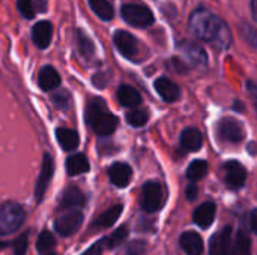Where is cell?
<instances>
[{
    "mask_svg": "<svg viewBox=\"0 0 257 255\" xmlns=\"http://www.w3.org/2000/svg\"><path fill=\"white\" fill-rule=\"evenodd\" d=\"M164 204L163 188L158 182H146L142 189V209L148 213L158 212Z\"/></svg>",
    "mask_w": 257,
    "mask_h": 255,
    "instance_id": "52a82bcc",
    "label": "cell"
},
{
    "mask_svg": "<svg viewBox=\"0 0 257 255\" xmlns=\"http://www.w3.org/2000/svg\"><path fill=\"white\" fill-rule=\"evenodd\" d=\"M17 8H18L20 14L27 20H32L36 14L33 0H17Z\"/></svg>",
    "mask_w": 257,
    "mask_h": 255,
    "instance_id": "1f68e13d",
    "label": "cell"
},
{
    "mask_svg": "<svg viewBox=\"0 0 257 255\" xmlns=\"http://www.w3.org/2000/svg\"><path fill=\"white\" fill-rule=\"evenodd\" d=\"M33 5H36L38 12H45L47 11V0H33Z\"/></svg>",
    "mask_w": 257,
    "mask_h": 255,
    "instance_id": "8d00e7d4",
    "label": "cell"
},
{
    "mask_svg": "<svg viewBox=\"0 0 257 255\" xmlns=\"http://www.w3.org/2000/svg\"><path fill=\"white\" fill-rule=\"evenodd\" d=\"M122 210H123L122 204H116V206H113V207L107 209L104 213H101V215L93 221V227H95V228H98V230H102V228H108V227H111V225L119 219V216H120Z\"/></svg>",
    "mask_w": 257,
    "mask_h": 255,
    "instance_id": "7402d4cb",
    "label": "cell"
},
{
    "mask_svg": "<svg viewBox=\"0 0 257 255\" xmlns=\"http://www.w3.org/2000/svg\"><path fill=\"white\" fill-rule=\"evenodd\" d=\"M24 222V209L18 203L6 201L0 204V234L17 231Z\"/></svg>",
    "mask_w": 257,
    "mask_h": 255,
    "instance_id": "277c9868",
    "label": "cell"
},
{
    "mask_svg": "<svg viewBox=\"0 0 257 255\" xmlns=\"http://www.w3.org/2000/svg\"><path fill=\"white\" fill-rule=\"evenodd\" d=\"M128 236V227L122 225L120 228H117L111 236H108V239H104V245H107V248L113 249L116 246H119Z\"/></svg>",
    "mask_w": 257,
    "mask_h": 255,
    "instance_id": "f546056e",
    "label": "cell"
},
{
    "mask_svg": "<svg viewBox=\"0 0 257 255\" xmlns=\"http://www.w3.org/2000/svg\"><path fill=\"white\" fill-rule=\"evenodd\" d=\"M120 12L123 20L134 27H149L154 23L152 11L142 3H125Z\"/></svg>",
    "mask_w": 257,
    "mask_h": 255,
    "instance_id": "8992f818",
    "label": "cell"
},
{
    "mask_svg": "<svg viewBox=\"0 0 257 255\" xmlns=\"http://www.w3.org/2000/svg\"><path fill=\"white\" fill-rule=\"evenodd\" d=\"M197 194H199V188L194 185V182H191V183L187 186V189H185L187 200H190V201H194V200H196V197H197Z\"/></svg>",
    "mask_w": 257,
    "mask_h": 255,
    "instance_id": "e575fe53",
    "label": "cell"
},
{
    "mask_svg": "<svg viewBox=\"0 0 257 255\" xmlns=\"http://www.w3.org/2000/svg\"><path fill=\"white\" fill-rule=\"evenodd\" d=\"M53 173H54V162H53V158L45 153L44 155V161H42V168H41V173H39V177L36 180V186H35V198L36 201L39 203L42 198H44V194L48 188V183L53 177Z\"/></svg>",
    "mask_w": 257,
    "mask_h": 255,
    "instance_id": "8fae6325",
    "label": "cell"
},
{
    "mask_svg": "<svg viewBox=\"0 0 257 255\" xmlns=\"http://www.w3.org/2000/svg\"><path fill=\"white\" fill-rule=\"evenodd\" d=\"M232 227H226L212 236L209 242V255H227L230 246Z\"/></svg>",
    "mask_w": 257,
    "mask_h": 255,
    "instance_id": "5bb4252c",
    "label": "cell"
},
{
    "mask_svg": "<svg viewBox=\"0 0 257 255\" xmlns=\"http://www.w3.org/2000/svg\"><path fill=\"white\" fill-rule=\"evenodd\" d=\"M251 12H253V17L257 20V0H251Z\"/></svg>",
    "mask_w": 257,
    "mask_h": 255,
    "instance_id": "f35d334b",
    "label": "cell"
},
{
    "mask_svg": "<svg viewBox=\"0 0 257 255\" xmlns=\"http://www.w3.org/2000/svg\"><path fill=\"white\" fill-rule=\"evenodd\" d=\"M208 174V162L202 159L193 161L187 168V177L190 182H197Z\"/></svg>",
    "mask_w": 257,
    "mask_h": 255,
    "instance_id": "4316f807",
    "label": "cell"
},
{
    "mask_svg": "<svg viewBox=\"0 0 257 255\" xmlns=\"http://www.w3.org/2000/svg\"><path fill=\"white\" fill-rule=\"evenodd\" d=\"M84 195L77 186H69L65 189L62 200H60V207L62 209H74V207H81L84 204Z\"/></svg>",
    "mask_w": 257,
    "mask_h": 255,
    "instance_id": "44dd1931",
    "label": "cell"
},
{
    "mask_svg": "<svg viewBox=\"0 0 257 255\" xmlns=\"http://www.w3.org/2000/svg\"><path fill=\"white\" fill-rule=\"evenodd\" d=\"M230 255H251V240L244 230L238 231Z\"/></svg>",
    "mask_w": 257,
    "mask_h": 255,
    "instance_id": "d4e9b609",
    "label": "cell"
},
{
    "mask_svg": "<svg viewBox=\"0 0 257 255\" xmlns=\"http://www.w3.org/2000/svg\"><path fill=\"white\" fill-rule=\"evenodd\" d=\"M154 86H155L157 93L166 102H175V101H178L181 98V89H179V86L175 84L172 80H169L166 77H160L155 81Z\"/></svg>",
    "mask_w": 257,
    "mask_h": 255,
    "instance_id": "4fadbf2b",
    "label": "cell"
},
{
    "mask_svg": "<svg viewBox=\"0 0 257 255\" xmlns=\"http://www.w3.org/2000/svg\"><path fill=\"white\" fill-rule=\"evenodd\" d=\"M178 51L181 54V59L173 60V62H176L178 71L185 72L188 69H205V68H208V54L196 42H191L187 39L181 41V42H178Z\"/></svg>",
    "mask_w": 257,
    "mask_h": 255,
    "instance_id": "3957f363",
    "label": "cell"
},
{
    "mask_svg": "<svg viewBox=\"0 0 257 255\" xmlns=\"http://www.w3.org/2000/svg\"><path fill=\"white\" fill-rule=\"evenodd\" d=\"M89 6L102 21H110L114 15L113 6L107 0H89Z\"/></svg>",
    "mask_w": 257,
    "mask_h": 255,
    "instance_id": "484cf974",
    "label": "cell"
},
{
    "mask_svg": "<svg viewBox=\"0 0 257 255\" xmlns=\"http://www.w3.org/2000/svg\"><path fill=\"white\" fill-rule=\"evenodd\" d=\"M148 120H149V114H148L146 110H139V108H136V110H130V111L126 113V122H128L131 126H134V128H142V126H145V125L148 123Z\"/></svg>",
    "mask_w": 257,
    "mask_h": 255,
    "instance_id": "83f0119b",
    "label": "cell"
},
{
    "mask_svg": "<svg viewBox=\"0 0 257 255\" xmlns=\"http://www.w3.org/2000/svg\"><path fill=\"white\" fill-rule=\"evenodd\" d=\"M190 32L200 41L211 44L215 50L224 51L232 45V32L224 20L205 8L196 9L188 20Z\"/></svg>",
    "mask_w": 257,
    "mask_h": 255,
    "instance_id": "6da1fadb",
    "label": "cell"
},
{
    "mask_svg": "<svg viewBox=\"0 0 257 255\" xmlns=\"http://www.w3.org/2000/svg\"><path fill=\"white\" fill-rule=\"evenodd\" d=\"M215 212H217V207H215V203L212 201H206L203 204H200L194 213H193V221L194 224H197L200 228H208L214 219H215Z\"/></svg>",
    "mask_w": 257,
    "mask_h": 255,
    "instance_id": "2e32d148",
    "label": "cell"
},
{
    "mask_svg": "<svg viewBox=\"0 0 257 255\" xmlns=\"http://www.w3.org/2000/svg\"><path fill=\"white\" fill-rule=\"evenodd\" d=\"M181 146L187 152H197L203 146V134L197 128H187L181 134Z\"/></svg>",
    "mask_w": 257,
    "mask_h": 255,
    "instance_id": "e0dca14e",
    "label": "cell"
},
{
    "mask_svg": "<svg viewBox=\"0 0 257 255\" xmlns=\"http://www.w3.org/2000/svg\"><path fill=\"white\" fill-rule=\"evenodd\" d=\"M44 255H56V254H51V252H47V254H44Z\"/></svg>",
    "mask_w": 257,
    "mask_h": 255,
    "instance_id": "ab89813d",
    "label": "cell"
},
{
    "mask_svg": "<svg viewBox=\"0 0 257 255\" xmlns=\"http://www.w3.org/2000/svg\"><path fill=\"white\" fill-rule=\"evenodd\" d=\"M108 176L110 180L114 186L117 188H125L130 185L131 177H133V170L128 164L125 162H114L110 168H108Z\"/></svg>",
    "mask_w": 257,
    "mask_h": 255,
    "instance_id": "7c38bea8",
    "label": "cell"
},
{
    "mask_svg": "<svg viewBox=\"0 0 257 255\" xmlns=\"http://www.w3.org/2000/svg\"><path fill=\"white\" fill-rule=\"evenodd\" d=\"M81 224H83L81 212L72 210V212L63 215V216L57 218L56 222H54V228L60 236L68 237V236H72L74 233H77L78 228L81 227Z\"/></svg>",
    "mask_w": 257,
    "mask_h": 255,
    "instance_id": "30bf717a",
    "label": "cell"
},
{
    "mask_svg": "<svg viewBox=\"0 0 257 255\" xmlns=\"http://www.w3.org/2000/svg\"><path fill=\"white\" fill-rule=\"evenodd\" d=\"M56 246V239L54 236L50 233V231H42L38 237V242H36V249L41 252V254H47L50 252L53 248Z\"/></svg>",
    "mask_w": 257,
    "mask_h": 255,
    "instance_id": "f1b7e54d",
    "label": "cell"
},
{
    "mask_svg": "<svg viewBox=\"0 0 257 255\" xmlns=\"http://www.w3.org/2000/svg\"><path fill=\"white\" fill-rule=\"evenodd\" d=\"M247 90H248V95L254 104V108H256L257 113V84L254 81H247Z\"/></svg>",
    "mask_w": 257,
    "mask_h": 255,
    "instance_id": "836d02e7",
    "label": "cell"
},
{
    "mask_svg": "<svg viewBox=\"0 0 257 255\" xmlns=\"http://www.w3.org/2000/svg\"><path fill=\"white\" fill-rule=\"evenodd\" d=\"M181 246L187 255H202L203 240L196 231H187L181 236Z\"/></svg>",
    "mask_w": 257,
    "mask_h": 255,
    "instance_id": "d6986e66",
    "label": "cell"
},
{
    "mask_svg": "<svg viewBox=\"0 0 257 255\" xmlns=\"http://www.w3.org/2000/svg\"><path fill=\"white\" fill-rule=\"evenodd\" d=\"M27 245H29V236L27 233L26 234H21L20 237H17L12 243V248H14V252L15 255H24L27 251Z\"/></svg>",
    "mask_w": 257,
    "mask_h": 255,
    "instance_id": "d6a6232c",
    "label": "cell"
},
{
    "mask_svg": "<svg viewBox=\"0 0 257 255\" xmlns=\"http://www.w3.org/2000/svg\"><path fill=\"white\" fill-rule=\"evenodd\" d=\"M86 122L98 135H110L117 128V117L107 111L102 99L93 98L86 108Z\"/></svg>",
    "mask_w": 257,
    "mask_h": 255,
    "instance_id": "7a4b0ae2",
    "label": "cell"
},
{
    "mask_svg": "<svg viewBox=\"0 0 257 255\" xmlns=\"http://www.w3.org/2000/svg\"><path fill=\"white\" fill-rule=\"evenodd\" d=\"M77 42H78V50H80V53L84 57H92L93 56V44H92V41L86 35H83V33L78 32Z\"/></svg>",
    "mask_w": 257,
    "mask_h": 255,
    "instance_id": "4dcf8cb0",
    "label": "cell"
},
{
    "mask_svg": "<svg viewBox=\"0 0 257 255\" xmlns=\"http://www.w3.org/2000/svg\"><path fill=\"white\" fill-rule=\"evenodd\" d=\"M38 84L45 92L53 90L60 86V75L53 66H44L38 74Z\"/></svg>",
    "mask_w": 257,
    "mask_h": 255,
    "instance_id": "ac0fdd59",
    "label": "cell"
},
{
    "mask_svg": "<svg viewBox=\"0 0 257 255\" xmlns=\"http://www.w3.org/2000/svg\"><path fill=\"white\" fill-rule=\"evenodd\" d=\"M250 225H251V230L257 234V209H254L251 212V216H250Z\"/></svg>",
    "mask_w": 257,
    "mask_h": 255,
    "instance_id": "74e56055",
    "label": "cell"
},
{
    "mask_svg": "<svg viewBox=\"0 0 257 255\" xmlns=\"http://www.w3.org/2000/svg\"><path fill=\"white\" fill-rule=\"evenodd\" d=\"M102 246H104V240H99L95 245H92L83 255H101L102 254Z\"/></svg>",
    "mask_w": 257,
    "mask_h": 255,
    "instance_id": "d590c367",
    "label": "cell"
},
{
    "mask_svg": "<svg viewBox=\"0 0 257 255\" xmlns=\"http://www.w3.org/2000/svg\"><path fill=\"white\" fill-rule=\"evenodd\" d=\"M223 171H224V182L229 188L239 189L244 186V183L247 180V170L244 168V165L241 162L227 161L223 165Z\"/></svg>",
    "mask_w": 257,
    "mask_h": 255,
    "instance_id": "9c48e42d",
    "label": "cell"
},
{
    "mask_svg": "<svg viewBox=\"0 0 257 255\" xmlns=\"http://www.w3.org/2000/svg\"><path fill=\"white\" fill-rule=\"evenodd\" d=\"M56 138L59 141V144L62 146L63 150L66 152H71L74 149H77L78 143H80V138H78V134L69 128H59L56 131Z\"/></svg>",
    "mask_w": 257,
    "mask_h": 255,
    "instance_id": "603a6c76",
    "label": "cell"
},
{
    "mask_svg": "<svg viewBox=\"0 0 257 255\" xmlns=\"http://www.w3.org/2000/svg\"><path fill=\"white\" fill-rule=\"evenodd\" d=\"M113 42H114L117 51L123 57H126L130 60H134V62H139L142 59V53H143L142 44L130 32H126V30H117L113 35Z\"/></svg>",
    "mask_w": 257,
    "mask_h": 255,
    "instance_id": "5b68a950",
    "label": "cell"
},
{
    "mask_svg": "<svg viewBox=\"0 0 257 255\" xmlns=\"http://www.w3.org/2000/svg\"><path fill=\"white\" fill-rule=\"evenodd\" d=\"M217 134L223 141L239 143L245 137V129L242 123L235 117H224L217 123Z\"/></svg>",
    "mask_w": 257,
    "mask_h": 255,
    "instance_id": "ba28073f",
    "label": "cell"
},
{
    "mask_svg": "<svg viewBox=\"0 0 257 255\" xmlns=\"http://www.w3.org/2000/svg\"><path fill=\"white\" fill-rule=\"evenodd\" d=\"M89 168H90L89 161L83 153L72 155L66 159V171L69 176H78V174L87 173Z\"/></svg>",
    "mask_w": 257,
    "mask_h": 255,
    "instance_id": "cb8c5ba5",
    "label": "cell"
},
{
    "mask_svg": "<svg viewBox=\"0 0 257 255\" xmlns=\"http://www.w3.org/2000/svg\"><path fill=\"white\" fill-rule=\"evenodd\" d=\"M32 38L38 48L44 50L51 44L53 38V26L50 21H39L32 29Z\"/></svg>",
    "mask_w": 257,
    "mask_h": 255,
    "instance_id": "9a60e30c",
    "label": "cell"
},
{
    "mask_svg": "<svg viewBox=\"0 0 257 255\" xmlns=\"http://www.w3.org/2000/svg\"><path fill=\"white\" fill-rule=\"evenodd\" d=\"M117 99L120 102V105L126 107V108H136L142 104V96L140 93L128 84H123L119 87L117 90Z\"/></svg>",
    "mask_w": 257,
    "mask_h": 255,
    "instance_id": "ffe728a7",
    "label": "cell"
}]
</instances>
